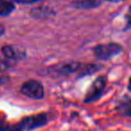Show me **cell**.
I'll use <instances>...</instances> for the list:
<instances>
[{"label": "cell", "instance_id": "cell-11", "mask_svg": "<svg viewBox=\"0 0 131 131\" xmlns=\"http://www.w3.org/2000/svg\"><path fill=\"white\" fill-rule=\"evenodd\" d=\"M9 68H10L9 63L7 61H6V60L0 58V73H3V72L6 71Z\"/></svg>", "mask_w": 131, "mask_h": 131}, {"label": "cell", "instance_id": "cell-6", "mask_svg": "<svg viewBox=\"0 0 131 131\" xmlns=\"http://www.w3.org/2000/svg\"><path fill=\"white\" fill-rule=\"evenodd\" d=\"M1 52L5 58L10 60H23L27 57L25 49L15 45H5L1 48Z\"/></svg>", "mask_w": 131, "mask_h": 131}, {"label": "cell", "instance_id": "cell-10", "mask_svg": "<svg viewBox=\"0 0 131 131\" xmlns=\"http://www.w3.org/2000/svg\"><path fill=\"white\" fill-rule=\"evenodd\" d=\"M117 111L122 116L127 117V118L130 117L131 106H130V99H129V97H126V98H124L123 101L120 102L119 105L117 108Z\"/></svg>", "mask_w": 131, "mask_h": 131}, {"label": "cell", "instance_id": "cell-5", "mask_svg": "<svg viewBox=\"0 0 131 131\" xmlns=\"http://www.w3.org/2000/svg\"><path fill=\"white\" fill-rule=\"evenodd\" d=\"M20 91L24 96L33 100H41L45 96L43 84L40 81L34 79L24 82L21 86Z\"/></svg>", "mask_w": 131, "mask_h": 131}, {"label": "cell", "instance_id": "cell-13", "mask_svg": "<svg viewBox=\"0 0 131 131\" xmlns=\"http://www.w3.org/2000/svg\"><path fill=\"white\" fill-rule=\"evenodd\" d=\"M8 77H0V85L6 84V82L8 81Z\"/></svg>", "mask_w": 131, "mask_h": 131}, {"label": "cell", "instance_id": "cell-3", "mask_svg": "<svg viewBox=\"0 0 131 131\" xmlns=\"http://www.w3.org/2000/svg\"><path fill=\"white\" fill-rule=\"evenodd\" d=\"M123 51V46L117 42L98 44L93 48V54L96 59L108 60Z\"/></svg>", "mask_w": 131, "mask_h": 131}, {"label": "cell", "instance_id": "cell-14", "mask_svg": "<svg viewBox=\"0 0 131 131\" xmlns=\"http://www.w3.org/2000/svg\"><path fill=\"white\" fill-rule=\"evenodd\" d=\"M5 31H6V30H5V27L3 25H1V24H0V36L4 35L5 34Z\"/></svg>", "mask_w": 131, "mask_h": 131}, {"label": "cell", "instance_id": "cell-15", "mask_svg": "<svg viewBox=\"0 0 131 131\" xmlns=\"http://www.w3.org/2000/svg\"><path fill=\"white\" fill-rule=\"evenodd\" d=\"M104 1H108V2H111V3H120L125 1V0H104Z\"/></svg>", "mask_w": 131, "mask_h": 131}, {"label": "cell", "instance_id": "cell-7", "mask_svg": "<svg viewBox=\"0 0 131 131\" xmlns=\"http://www.w3.org/2000/svg\"><path fill=\"white\" fill-rule=\"evenodd\" d=\"M55 12L53 9L48 6H37L33 7L30 11V15L34 19H46L55 15Z\"/></svg>", "mask_w": 131, "mask_h": 131}, {"label": "cell", "instance_id": "cell-12", "mask_svg": "<svg viewBox=\"0 0 131 131\" xmlns=\"http://www.w3.org/2000/svg\"><path fill=\"white\" fill-rule=\"evenodd\" d=\"M14 3H18V4H24V5H30L37 3L40 0H12Z\"/></svg>", "mask_w": 131, "mask_h": 131}, {"label": "cell", "instance_id": "cell-9", "mask_svg": "<svg viewBox=\"0 0 131 131\" xmlns=\"http://www.w3.org/2000/svg\"><path fill=\"white\" fill-rule=\"evenodd\" d=\"M15 10V5L11 0L0 1V16H8Z\"/></svg>", "mask_w": 131, "mask_h": 131}, {"label": "cell", "instance_id": "cell-8", "mask_svg": "<svg viewBox=\"0 0 131 131\" xmlns=\"http://www.w3.org/2000/svg\"><path fill=\"white\" fill-rule=\"evenodd\" d=\"M72 5L77 9H94L102 5V0H72Z\"/></svg>", "mask_w": 131, "mask_h": 131}, {"label": "cell", "instance_id": "cell-2", "mask_svg": "<svg viewBox=\"0 0 131 131\" xmlns=\"http://www.w3.org/2000/svg\"><path fill=\"white\" fill-rule=\"evenodd\" d=\"M49 121V114L43 112L25 117L19 123L15 124V127L17 131H31L44 127L45 125H47Z\"/></svg>", "mask_w": 131, "mask_h": 131}, {"label": "cell", "instance_id": "cell-1", "mask_svg": "<svg viewBox=\"0 0 131 131\" xmlns=\"http://www.w3.org/2000/svg\"><path fill=\"white\" fill-rule=\"evenodd\" d=\"M101 67L96 64H86L82 62H67L59 65L51 66L44 70L45 75H50L53 77H62L78 74L79 77L93 75V73L99 71Z\"/></svg>", "mask_w": 131, "mask_h": 131}, {"label": "cell", "instance_id": "cell-4", "mask_svg": "<svg viewBox=\"0 0 131 131\" xmlns=\"http://www.w3.org/2000/svg\"><path fill=\"white\" fill-rule=\"evenodd\" d=\"M107 86V77L105 75L98 77L90 85L86 96L84 98L85 103H91L98 101L102 96Z\"/></svg>", "mask_w": 131, "mask_h": 131}]
</instances>
